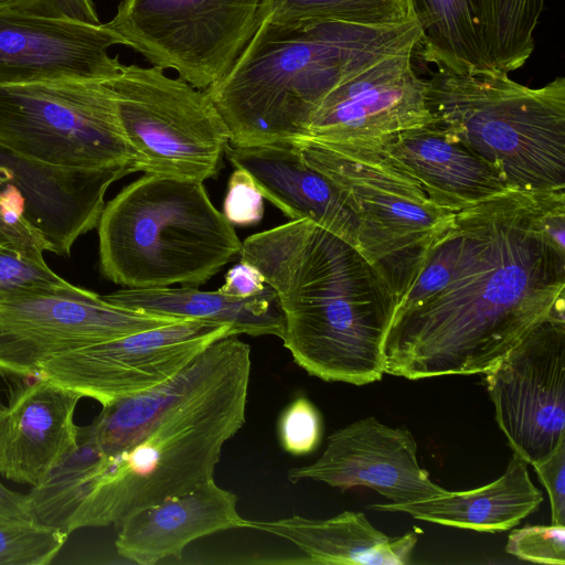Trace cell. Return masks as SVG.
Here are the masks:
<instances>
[{"label": "cell", "mask_w": 565, "mask_h": 565, "mask_svg": "<svg viewBox=\"0 0 565 565\" xmlns=\"http://www.w3.org/2000/svg\"><path fill=\"white\" fill-rule=\"evenodd\" d=\"M0 520L35 521L31 512L28 494L15 492L0 482Z\"/></svg>", "instance_id": "cell-39"}, {"label": "cell", "mask_w": 565, "mask_h": 565, "mask_svg": "<svg viewBox=\"0 0 565 565\" xmlns=\"http://www.w3.org/2000/svg\"><path fill=\"white\" fill-rule=\"evenodd\" d=\"M0 11L100 23L92 0H0Z\"/></svg>", "instance_id": "cell-35"}, {"label": "cell", "mask_w": 565, "mask_h": 565, "mask_svg": "<svg viewBox=\"0 0 565 565\" xmlns=\"http://www.w3.org/2000/svg\"><path fill=\"white\" fill-rule=\"evenodd\" d=\"M287 478L323 482L348 490L366 487L404 504L447 492L435 483L417 459V443L409 430L393 428L369 416L333 431L321 456L312 463L294 467Z\"/></svg>", "instance_id": "cell-16"}, {"label": "cell", "mask_w": 565, "mask_h": 565, "mask_svg": "<svg viewBox=\"0 0 565 565\" xmlns=\"http://www.w3.org/2000/svg\"><path fill=\"white\" fill-rule=\"evenodd\" d=\"M532 466L547 491L552 524L565 525V440L548 457Z\"/></svg>", "instance_id": "cell-36"}, {"label": "cell", "mask_w": 565, "mask_h": 565, "mask_svg": "<svg viewBox=\"0 0 565 565\" xmlns=\"http://www.w3.org/2000/svg\"><path fill=\"white\" fill-rule=\"evenodd\" d=\"M415 52L385 56L333 87L313 110L307 137L322 142L383 140L436 124L427 79L413 65Z\"/></svg>", "instance_id": "cell-14"}, {"label": "cell", "mask_w": 565, "mask_h": 565, "mask_svg": "<svg viewBox=\"0 0 565 565\" xmlns=\"http://www.w3.org/2000/svg\"><path fill=\"white\" fill-rule=\"evenodd\" d=\"M237 495L214 479L192 490L139 509L120 524L117 553L139 565H154L168 557L181 558L193 541L217 532L245 529L237 511Z\"/></svg>", "instance_id": "cell-19"}, {"label": "cell", "mask_w": 565, "mask_h": 565, "mask_svg": "<svg viewBox=\"0 0 565 565\" xmlns=\"http://www.w3.org/2000/svg\"><path fill=\"white\" fill-rule=\"evenodd\" d=\"M125 41L90 24L0 11V86L44 81H111L121 71L109 49Z\"/></svg>", "instance_id": "cell-17"}, {"label": "cell", "mask_w": 565, "mask_h": 565, "mask_svg": "<svg viewBox=\"0 0 565 565\" xmlns=\"http://www.w3.org/2000/svg\"><path fill=\"white\" fill-rule=\"evenodd\" d=\"M461 245L462 228L456 218L454 227L430 249L417 277L398 301L394 317L434 296L450 281L459 260Z\"/></svg>", "instance_id": "cell-30"}, {"label": "cell", "mask_w": 565, "mask_h": 565, "mask_svg": "<svg viewBox=\"0 0 565 565\" xmlns=\"http://www.w3.org/2000/svg\"><path fill=\"white\" fill-rule=\"evenodd\" d=\"M228 335L237 334L227 324L182 319L56 355L36 376L105 406L167 381Z\"/></svg>", "instance_id": "cell-12"}, {"label": "cell", "mask_w": 565, "mask_h": 565, "mask_svg": "<svg viewBox=\"0 0 565 565\" xmlns=\"http://www.w3.org/2000/svg\"><path fill=\"white\" fill-rule=\"evenodd\" d=\"M4 407V405L2 404V402L0 401V411Z\"/></svg>", "instance_id": "cell-40"}, {"label": "cell", "mask_w": 565, "mask_h": 565, "mask_svg": "<svg viewBox=\"0 0 565 565\" xmlns=\"http://www.w3.org/2000/svg\"><path fill=\"white\" fill-rule=\"evenodd\" d=\"M81 398L42 376L17 383L0 411V473L18 483H41L79 445L74 413Z\"/></svg>", "instance_id": "cell-18"}, {"label": "cell", "mask_w": 565, "mask_h": 565, "mask_svg": "<svg viewBox=\"0 0 565 565\" xmlns=\"http://www.w3.org/2000/svg\"><path fill=\"white\" fill-rule=\"evenodd\" d=\"M99 267L125 288L199 286L235 256L242 242L202 182L145 174L105 204Z\"/></svg>", "instance_id": "cell-5"}, {"label": "cell", "mask_w": 565, "mask_h": 565, "mask_svg": "<svg viewBox=\"0 0 565 565\" xmlns=\"http://www.w3.org/2000/svg\"><path fill=\"white\" fill-rule=\"evenodd\" d=\"M0 236L26 257L46 264L43 253L47 252L44 241L29 223L11 211L0 198Z\"/></svg>", "instance_id": "cell-37"}, {"label": "cell", "mask_w": 565, "mask_h": 565, "mask_svg": "<svg viewBox=\"0 0 565 565\" xmlns=\"http://www.w3.org/2000/svg\"><path fill=\"white\" fill-rule=\"evenodd\" d=\"M407 17L422 29L424 61L456 74L488 75L491 67L480 36L473 0H405Z\"/></svg>", "instance_id": "cell-26"}, {"label": "cell", "mask_w": 565, "mask_h": 565, "mask_svg": "<svg viewBox=\"0 0 565 565\" xmlns=\"http://www.w3.org/2000/svg\"><path fill=\"white\" fill-rule=\"evenodd\" d=\"M245 529L285 539L315 565H405L411 562L419 529L391 537L375 529L365 514L344 511L329 519L297 514L273 521L246 520Z\"/></svg>", "instance_id": "cell-23"}, {"label": "cell", "mask_w": 565, "mask_h": 565, "mask_svg": "<svg viewBox=\"0 0 565 565\" xmlns=\"http://www.w3.org/2000/svg\"><path fill=\"white\" fill-rule=\"evenodd\" d=\"M246 171L264 199L291 220H309L358 248V218L338 188L308 164L291 141L233 147L224 152Z\"/></svg>", "instance_id": "cell-20"}, {"label": "cell", "mask_w": 565, "mask_h": 565, "mask_svg": "<svg viewBox=\"0 0 565 565\" xmlns=\"http://www.w3.org/2000/svg\"><path fill=\"white\" fill-rule=\"evenodd\" d=\"M303 160L340 191L358 218V250L383 277L397 303L456 212L435 203L379 140L291 141ZM397 306V305H396Z\"/></svg>", "instance_id": "cell-7"}, {"label": "cell", "mask_w": 565, "mask_h": 565, "mask_svg": "<svg viewBox=\"0 0 565 565\" xmlns=\"http://www.w3.org/2000/svg\"><path fill=\"white\" fill-rule=\"evenodd\" d=\"M0 145L57 168L129 167L139 171L137 153L121 128L108 81L0 86Z\"/></svg>", "instance_id": "cell-8"}, {"label": "cell", "mask_w": 565, "mask_h": 565, "mask_svg": "<svg viewBox=\"0 0 565 565\" xmlns=\"http://www.w3.org/2000/svg\"><path fill=\"white\" fill-rule=\"evenodd\" d=\"M265 286L263 274L254 265L241 260L228 269L218 290L231 297L248 298L262 292Z\"/></svg>", "instance_id": "cell-38"}, {"label": "cell", "mask_w": 565, "mask_h": 565, "mask_svg": "<svg viewBox=\"0 0 565 565\" xmlns=\"http://www.w3.org/2000/svg\"><path fill=\"white\" fill-rule=\"evenodd\" d=\"M179 320L110 303L70 282L0 288V375L35 377L56 355Z\"/></svg>", "instance_id": "cell-11"}, {"label": "cell", "mask_w": 565, "mask_h": 565, "mask_svg": "<svg viewBox=\"0 0 565 565\" xmlns=\"http://www.w3.org/2000/svg\"><path fill=\"white\" fill-rule=\"evenodd\" d=\"M237 335L222 338L167 381L102 407L89 426L79 427L85 439L103 457L131 447L180 401L212 382L242 344Z\"/></svg>", "instance_id": "cell-22"}, {"label": "cell", "mask_w": 565, "mask_h": 565, "mask_svg": "<svg viewBox=\"0 0 565 565\" xmlns=\"http://www.w3.org/2000/svg\"><path fill=\"white\" fill-rule=\"evenodd\" d=\"M379 141L447 210L458 212L512 190L488 162L436 124Z\"/></svg>", "instance_id": "cell-21"}, {"label": "cell", "mask_w": 565, "mask_h": 565, "mask_svg": "<svg viewBox=\"0 0 565 565\" xmlns=\"http://www.w3.org/2000/svg\"><path fill=\"white\" fill-rule=\"evenodd\" d=\"M422 29L333 20L260 22L230 72L205 89L230 145L250 147L307 137L310 117L340 82L392 54L416 52Z\"/></svg>", "instance_id": "cell-4"}, {"label": "cell", "mask_w": 565, "mask_h": 565, "mask_svg": "<svg viewBox=\"0 0 565 565\" xmlns=\"http://www.w3.org/2000/svg\"><path fill=\"white\" fill-rule=\"evenodd\" d=\"M513 454L539 462L565 440V316L552 312L484 373Z\"/></svg>", "instance_id": "cell-13"}, {"label": "cell", "mask_w": 565, "mask_h": 565, "mask_svg": "<svg viewBox=\"0 0 565 565\" xmlns=\"http://www.w3.org/2000/svg\"><path fill=\"white\" fill-rule=\"evenodd\" d=\"M529 463L513 454L497 480L467 491L446 493L412 503H376L370 509L404 512L417 520L477 532H503L518 525L543 501L530 479Z\"/></svg>", "instance_id": "cell-24"}, {"label": "cell", "mask_w": 565, "mask_h": 565, "mask_svg": "<svg viewBox=\"0 0 565 565\" xmlns=\"http://www.w3.org/2000/svg\"><path fill=\"white\" fill-rule=\"evenodd\" d=\"M487 58L498 73L523 66L534 50V31L545 0H473Z\"/></svg>", "instance_id": "cell-27"}, {"label": "cell", "mask_w": 565, "mask_h": 565, "mask_svg": "<svg viewBox=\"0 0 565 565\" xmlns=\"http://www.w3.org/2000/svg\"><path fill=\"white\" fill-rule=\"evenodd\" d=\"M408 19L405 0H263L259 23L333 20L393 25Z\"/></svg>", "instance_id": "cell-28"}, {"label": "cell", "mask_w": 565, "mask_h": 565, "mask_svg": "<svg viewBox=\"0 0 565 565\" xmlns=\"http://www.w3.org/2000/svg\"><path fill=\"white\" fill-rule=\"evenodd\" d=\"M108 84L139 171L202 183L216 177L230 131L205 90L137 64H122Z\"/></svg>", "instance_id": "cell-9"}, {"label": "cell", "mask_w": 565, "mask_h": 565, "mask_svg": "<svg viewBox=\"0 0 565 565\" xmlns=\"http://www.w3.org/2000/svg\"><path fill=\"white\" fill-rule=\"evenodd\" d=\"M223 215L232 225H255L264 215V196L252 177L235 169L231 174L223 203Z\"/></svg>", "instance_id": "cell-33"}, {"label": "cell", "mask_w": 565, "mask_h": 565, "mask_svg": "<svg viewBox=\"0 0 565 565\" xmlns=\"http://www.w3.org/2000/svg\"><path fill=\"white\" fill-rule=\"evenodd\" d=\"M110 303L151 315L195 319L230 326L253 337L284 332V316L276 291L268 285L248 298H235L194 287L122 288L103 296Z\"/></svg>", "instance_id": "cell-25"}, {"label": "cell", "mask_w": 565, "mask_h": 565, "mask_svg": "<svg viewBox=\"0 0 565 565\" xmlns=\"http://www.w3.org/2000/svg\"><path fill=\"white\" fill-rule=\"evenodd\" d=\"M263 0H122L106 24L153 66L205 90L259 25Z\"/></svg>", "instance_id": "cell-10"}, {"label": "cell", "mask_w": 565, "mask_h": 565, "mask_svg": "<svg viewBox=\"0 0 565 565\" xmlns=\"http://www.w3.org/2000/svg\"><path fill=\"white\" fill-rule=\"evenodd\" d=\"M507 553L519 559L546 564H565V525H525L509 534Z\"/></svg>", "instance_id": "cell-32"}, {"label": "cell", "mask_w": 565, "mask_h": 565, "mask_svg": "<svg viewBox=\"0 0 565 565\" xmlns=\"http://www.w3.org/2000/svg\"><path fill=\"white\" fill-rule=\"evenodd\" d=\"M277 294L284 347L309 375L365 385L385 374L383 345L397 300L356 247L309 220L242 242Z\"/></svg>", "instance_id": "cell-3"}, {"label": "cell", "mask_w": 565, "mask_h": 565, "mask_svg": "<svg viewBox=\"0 0 565 565\" xmlns=\"http://www.w3.org/2000/svg\"><path fill=\"white\" fill-rule=\"evenodd\" d=\"M537 194L510 190L456 212L462 228L456 270L440 291L393 318L385 373L484 374L564 309L565 252L540 226Z\"/></svg>", "instance_id": "cell-1"}, {"label": "cell", "mask_w": 565, "mask_h": 565, "mask_svg": "<svg viewBox=\"0 0 565 565\" xmlns=\"http://www.w3.org/2000/svg\"><path fill=\"white\" fill-rule=\"evenodd\" d=\"M47 264L38 263L0 236V288L24 285H65Z\"/></svg>", "instance_id": "cell-34"}, {"label": "cell", "mask_w": 565, "mask_h": 565, "mask_svg": "<svg viewBox=\"0 0 565 565\" xmlns=\"http://www.w3.org/2000/svg\"><path fill=\"white\" fill-rule=\"evenodd\" d=\"M61 530L36 521L0 520V565H46L67 540Z\"/></svg>", "instance_id": "cell-29"}, {"label": "cell", "mask_w": 565, "mask_h": 565, "mask_svg": "<svg viewBox=\"0 0 565 565\" xmlns=\"http://www.w3.org/2000/svg\"><path fill=\"white\" fill-rule=\"evenodd\" d=\"M252 372L242 342L221 373L170 408L131 447L99 456L83 438L28 494L36 522L67 535L115 525L132 512L214 479L222 449L245 424Z\"/></svg>", "instance_id": "cell-2"}, {"label": "cell", "mask_w": 565, "mask_h": 565, "mask_svg": "<svg viewBox=\"0 0 565 565\" xmlns=\"http://www.w3.org/2000/svg\"><path fill=\"white\" fill-rule=\"evenodd\" d=\"M322 430L320 412L305 396L288 404L278 420L280 445L292 456H305L316 450L321 441Z\"/></svg>", "instance_id": "cell-31"}, {"label": "cell", "mask_w": 565, "mask_h": 565, "mask_svg": "<svg viewBox=\"0 0 565 565\" xmlns=\"http://www.w3.org/2000/svg\"><path fill=\"white\" fill-rule=\"evenodd\" d=\"M428 105L455 139L488 162L516 191L565 190V78L539 88L509 74H456L427 79Z\"/></svg>", "instance_id": "cell-6"}, {"label": "cell", "mask_w": 565, "mask_h": 565, "mask_svg": "<svg viewBox=\"0 0 565 565\" xmlns=\"http://www.w3.org/2000/svg\"><path fill=\"white\" fill-rule=\"evenodd\" d=\"M132 172L46 166L0 145L1 200L58 256H68L77 238L97 226L108 188Z\"/></svg>", "instance_id": "cell-15"}]
</instances>
